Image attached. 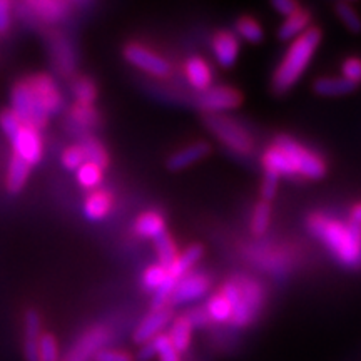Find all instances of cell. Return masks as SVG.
<instances>
[{
    "mask_svg": "<svg viewBox=\"0 0 361 361\" xmlns=\"http://www.w3.org/2000/svg\"><path fill=\"white\" fill-rule=\"evenodd\" d=\"M154 246L157 251V258H159V264L162 268L169 269L173 263L178 258V251H176V245L173 238L168 233H162L161 236L154 239Z\"/></svg>",
    "mask_w": 361,
    "mask_h": 361,
    "instance_id": "obj_28",
    "label": "cell"
},
{
    "mask_svg": "<svg viewBox=\"0 0 361 361\" xmlns=\"http://www.w3.org/2000/svg\"><path fill=\"white\" fill-rule=\"evenodd\" d=\"M310 229L316 238H319L331 250L333 255L345 266H358L361 259V241L350 233L348 226L324 218L311 216Z\"/></svg>",
    "mask_w": 361,
    "mask_h": 361,
    "instance_id": "obj_2",
    "label": "cell"
},
{
    "mask_svg": "<svg viewBox=\"0 0 361 361\" xmlns=\"http://www.w3.org/2000/svg\"><path fill=\"white\" fill-rule=\"evenodd\" d=\"M22 128H24V124L17 119V116L12 111H4L0 114V129L4 130V134L7 135L11 142L19 135Z\"/></svg>",
    "mask_w": 361,
    "mask_h": 361,
    "instance_id": "obj_39",
    "label": "cell"
},
{
    "mask_svg": "<svg viewBox=\"0 0 361 361\" xmlns=\"http://www.w3.org/2000/svg\"><path fill=\"white\" fill-rule=\"evenodd\" d=\"M135 233L142 238L156 239L162 233H166L164 218L159 213H156V211L142 213L137 218V221H135Z\"/></svg>",
    "mask_w": 361,
    "mask_h": 361,
    "instance_id": "obj_23",
    "label": "cell"
},
{
    "mask_svg": "<svg viewBox=\"0 0 361 361\" xmlns=\"http://www.w3.org/2000/svg\"><path fill=\"white\" fill-rule=\"evenodd\" d=\"M263 166L266 173H273L281 178V176H295V166L286 152L278 146H271L263 154Z\"/></svg>",
    "mask_w": 361,
    "mask_h": 361,
    "instance_id": "obj_17",
    "label": "cell"
},
{
    "mask_svg": "<svg viewBox=\"0 0 361 361\" xmlns=\"http://www.w3.org/2000/svg\"><path fill=\"white\" fill-rule=\"evenodd\" d=\"M12 112L24 126L40 129L47 123L49 112L35 96L29 82H19L12 89Z\"/></svg>",
    "mask_w": 361,
    "mask_h": 361,
    "instance_id": "obj_4",
    "label": "cell"
},
{
    "mask_svg": "<svg viewBox=\"0 0 361 361\" xmlns=\"http://www.w3.org/2000/svg\"><path fill=\"white\" fill-rule=\"evenodd\" d=\"M239 284V300L233 308L231 323L234 326H247L264 305V291L259 283L246 276H236Z\"/></svg>",
    "mask_w": 361,
    "mask_h": 361,
    "instance_id": "obj_6",
    "label": "cell"
},
{
    "mask_svg": "<svg viewBox=\"0 0 361 361\" xmlns=\"http://www.w3.org/2000/svg\"><path fill=\"white\" fill-rule=\"evenodd\" d=\"M61 161H62V166H64V168L69 169V171H78V169H80V166L85 164L84 152L79 146L67 147L66 151L62 152Z\"/></svg>",
    "mask_w": 361,
    "mask_h": 361,
    "instance_id": "obj_40",
    "label": "cell"
},
{
    "mask_svg": "<svg viewBox=\"0 0 361 361\" xmlns=\"http://www.w3.org/2000/svg\"><path fill=\"white\" fill-rule=\"evenodd\" d=\"M204 124L224 146L239 152V154H251L252 137L241 124L231 117L223 114H206Z\"/></svg>",
    "mask_w": 361,
    "mask_h": 361,
    "instance_id": "obj_3",
    "label": "cell"
},
{
    "mask_svg": "<svg viewBox=\"0 0 361 361\" xmlns=\"http://www.w3.org/2000/svg\"><path fill=\"white\" fill-rule=\"evenodd\" d=\"M311 22V13L305 8L300 7V11L293 13V16L286 17V20L283 22L281 27L278 30V39L279 40H295L303 35L306 30L310 29Z\"/></svg>",
    "mask_w": 361,
    "mask_h": 361,
    "instance_id": "obj_18",
    "label": "cell"
},
{
    "mask_svg": "<svg viewBox=\"0 0 361 361\" xmlns=\"http://www.w3.org/2000/svg\"><path fill=\"white\" fill-rule=\"evenodd\" d=\"M211 281L206 274L194 273V274H186L184 278H180L178 283H176L174 293L171 296V303L174 306L191 303V301L200 300L209 291Z\"/></svg>",
    "mask_w": 361,
    "mask_h": 361,
    "instance_id": "obj_10",
    "label": "cell"
},
{
    "mask_svg": "<svg viewBox=\"0 0 361 361\" xmlns=\"http://www.w3.org/2000/svg\"><path fill=\"white\" fill-rule=\"evenodd\" d=\"M211 144L206 141L194 142L191 146L180 149V151L174 152L173 156L168 159V169L169 171H180L186 169L189 166H192L194 162L204 159L206 156L211 154Z\"/></svg>",
    "mask_w": 361,
    "mask_h": 361,
    "instance_id": "obj_15",
    "label": "cell"
},
{
    "mask_svg": "<svg viewBox=\"0 0 361 361\" xmlns=\"http://www.w3.org/2000/svg\"><path fill=\"white\" fill-rule=\"evenodd\" d=\"M335 12L343 24H345L346 29L353 34H361V17L358 12L355 11L350 4L346 2H338L335 4Z\"/></svg>",
    "mask_w": 361,
    "mask_h": 361,
    "instance_id": "obj_31",
    "label": "cell"
},
{
    "mask_svg": "<svg viewBox=\"0 0 361 361\" xmlns=\"http://www.w3.org/2000/svg\"><path fill=\"white\" fill-rule=\"evenodd\" d=\"M82 149L85 162H90V164H96L99 168H106L107 162H109V156H107L106 149L97 139L94 137H84L82 144L79 146Z\"/></svg>",
    "mask_w": 361,
    "mask_h": 361,
    "instance_id": "obj_27",
    "label": "cell"
},
{
    "mask_svg": "<svg viewBox=\"0 0 361 361\" xmlns=\"http://www.w3.org/2000/svg\"><path fill=\"white\" fill-rule=\"evenodd\" d=\"M109 338V329L102 324L89 328L87 331L82 333V336L78 338V341L71 346L69 353L61 361H94Z\"/></svg>",
    "mask_w": 361,
    "mask_h": 361,
    "instance_id": "obj_7",
    "label": "cell"
},
{
    "mask_svg": "<svg viewBox=\"0 0 361 361\" xmlns=\"http://www.w3.org/2000/svg\"><path fill=\"white\" fill-rule=\"evenodd\" d=\"M124 57L129 64L147 72V74L156 75V78H168L171 74V64L164 57L157 56L152 51L139 44H129L124 49Z\"/></svg>",
    "mask_w": 361,
    "mask_h": 361,
    "instance_id": "obj_9",
    "label": "cell"
},
{
    "mask_svg": "<svg viewBox=\"0 0 361 361\" xmlns=\"http://www.w3.org/2000/svg\"><path fill=\"white\" fill-rule=\"evenodd\" d=\"M191 333H192V326L191 323L188 322L186 316H179L178 319L173 323L169 331V340L173 343V346L179 353H184L188 351L189 345H191Z\"/></svg>",
    "mask_w": 361,
    "mask_h": 361,
    "instance_id": "obj_25",
    "label": "cell"
},
{
    "mask_svg": "<svg viewBox=\"0 0 361 361\" xmlns=\"http://www.w3.org/2000/svg\"><path fill=\"white\" fill-rule=\"evenodd\" d=\"M236 32L251 44H259L264 37L263 27H261L259 22L251 19V17H241V19H238Z\"/></svg>",
    "mask_w": 361,
    "mask_h": 361,
    "instance_id": "obj_30",
    "label": "cell"
},
{
    "mask_svg": "<svg viewBox=\"0 0 361 361\" xmlns=\"http://www.w3.org/2000/svg\"><path fill=\"white\" fill-rule=\"evenodd\" d=\"M112 207L111 194L96 191L92 192L84 202V214L90 221H101L109 214Z\"/></svg>",
    "mask_w": 361,
    "mask_h": 361,
    "instance_id": "obj_22",
    "label": "cell"
},
{
    "mask_svg": "<svg viewBox=\"0 0 361 361\" xmlns=\"http://www.w3.org/2000/svg\"><path fill=\"white\" fill-rule=\"evenodd\" d=\"M241 102L243 94L229 85H216V87L204 90L197 97V106L206 114H219V112L236 109Z\"/></svg>",
    "mask_w": 361,
    "mask_h": 361,
    "instance_id": "obj_8",
    "label": "cell"
},
{
    "mask_svg": "<svg viewBox=\"0 0 361 361\" xmlns=\"http://www.w3.org/2000/svg\"><path fill=\"white\" fill-rule=\"evenodd\" d=\"M30 8L37 13L40 19L47 22L61 20L66 16L67 4L66 2H30Z\"/></svg>",
    "mask_w": 361,
    "mask_h": 361,
    "instance_id": "obj_29",
    "label": "cell"
},
{
    "mask_svg": "<svg viewBox=\"0 0 361 361\" xmlns=\"http://www.w3.org/2000/svg\"><path fill=\"white\" fill-rule=\"evenodd\" d=\"M278 184H279V176L273 173H266L263 184H261V196H263V201L269 202L276 196L278 192Z\"/></svg>",
    "mask_w": 361,
    "mask_h": 361,
    "instance_id": "obj_43",
    "label": "cell"
},
{
    "mask_svg": "<svg viewBox=\"0 0 361 361\" xmlns=\"http://www.w3.org/2000/svg\"><path fill=\"white\" fill-rule=\"evenodd\" d=\"M29 169L30 166L27 164L17 157L16 154L12 156L11 164H8V171H7V191L11 194H17L24 189L27 178H29Z\"/></svg>",
    "mask_w": 361,
    "mask_h": 361,
    "instance_id": "obj_24",
    "label": "cell"
},
{
    "mask_svg": "<svg viewBox=\"0 0 361 361\" xmlns=\"http://www.w3.org/2000/svg\"><path fill=\"white\" fill-rule=\"evenodd\" d=\"M271 7L284 17H290L295 12L300 11V6H298L296 2H293V0H273V2H271Z\"/></svg>",
    "mask_w": 361,
    "mask_h": 361,
    "instance_id": "obj_46",
    "label": "cell"
},
{
    "mask_svg": "<svg viewBox=\"0 0 361 361\" xmlns=\"http://www.w3.org/2000/svg\"><path fill=\"white\" fill-rule=\"evenodd\" d=\"M202 252H204V250H202V246L200 245L189 246L183 255H178V258H176L173 266L168 269L169 276L176 279V281H179L180 278L186 276L189 269H191L192 266L202 258Z\"/></svg>",
    "mask_w": 361,
    "mask_h": 361,
    "instance_id": "obj_21",
    "label": "cell"
},
{
    "mask_svg": "<svg viewBox=\"0 0 361 361\" xmlns=\"http://www.w3.org/2000/svg\"><path fill=\"white\" fill-rule=\"evenodd\" d=\"M152 358H156L154 343L149 341L146 345H141V348L137 350V355H135V361H151Z\"/></svg>",
    "mask_w": 361,
    "mask_h": 361,
    "instance_id": "obj_48",
    "label": "cell"
},
{
    "mask_svg": "<svg viewBox=\"0 0 361 361\" xmlns=\"http://www.w3.org/2000/svg\"><path fill=\"white\" fill-rule=\"evenodd\" d=\"M11 144L13 147V154L20 157L29 166L37 164L42 159V137H40L37 129L24 126L19 135Z\"/></svg>",
    "mask_w": 361,
    "mask_h": 361,
    "instance_id": "obj_11",
    "label": "cell"
},
{
    "mask_svg": "<svg viewBox=\"0 0 361 361\" xmlns=\"http://www.w3.org/2000/svg\"><path fill=\"white\" fill-rule=\"evenodd\" d=\"M94 361H134V356L129 355L128 351L112 350V348H102L96 355Z\"/></svg>",
    "mask_w": 361,
    "mask_h": 361,
    "instance_id": "obj_44",
    "label": "cell"
},
{
    "mask_svg": "<svg viewBox=\"0 0 361 361\" xmlns=\"http://www.w3.org/2000/svg\"><path fill=\"white\" fill-rule=\"evenodd\" d=\"M274 146H278L286 152L293 166H295L296 174L305 176L308 179H322L326 174V164H324L322 157L305 146H301L300 142H296L290 135H278Z\"/></svg>",
    "mask_w": 361,
    "mask_h": 361,
    "instance_id": "obj_5",
    "label": "cell"
},
{
    "mask_svg": "<svg viewBox=\"0 0 361 361\" xmlns=\"http://www.w3.org/2000/svg\"><path fill=\"white\" fill-rule=\"evenodd\" d=\"M173 310L168 308V306L162 310L152 311L151 314H147L146 318L142 319V323L139 324L137 329L134 331V343H137V345H146V343L154 340L162 329L173 322Z\"/></svg>",
    "mask_w": 361,
    "mask_h": 361,
    "instance_id": "obj_12",
    "label": "cell"
},
{
    "mask_svg": "<svg viewBox=\"0 0 361 361\" xmlns=\"http://www.w3.org/2000/svg\"><path fill=\"white\" fill-rule=\"evenodd\" d=\"M343 78L348 79L353 84H361V59L358 57H350L343 62L341 66Z\"/></svg>",
    "mask_w": 361,
    "mask_h": 361,
    "instance_id": "obj_42",
    "label": "cell"
},
{
    "mask_svg": "<svg viewBox=\"0 0 361 361\" xmlns=\"http://www.w3.org/2000/svg\"><path fill=\"white\" fill-rule=\"evenodd\" d=\"M176 283H178L176 279L168 276L166 278V281L162 283L159 288H157V290L154 291V296H152V301H151L152 311L166 308V305H168V301H171V296H173V293H174Z\"/></svg>",
    "mask_w": 361,
    "mask_h": 361,
    "instance_id": "obj_37",
    "label": "cell"
},
{
    "mask_svg": "<svg viewBox=\"0 0 361 361\" xmlns=\"http://www.w3.org/2000/svg\"><path fill=\"white\" fill-rule=\"evenodd\" d=\"M75 174H78L80 186H84L85 189H94L102 183V169L96 164H90V162L80 166V169L75 171Z\"/></svg>",
    "mask_w": 361,
    "mask_h": 361,
    "instance_id": "obj_33",
    "label": "cell"
},
{
    "mask_svg": "<svg viewBox=\"0 0 361 361\" xmlns=\"http://www.w3.org/2000/svg\"><path fill=\"white\" fill-rule=\"evenodd\" d=\"M39 361H61V350L56 336L44 333L39 343Z\"/></svg>",
    "mask_w": 361,
    "mask_h": 361,
    "instance_id": "obj_35",
    "label": "cell"
},
{
    "mask_svg": "<svg viewBox=\"0 0 361 361\" xmlns=\"http://www.w3.org/2000/svg\"><path fill=\"white\" fill-rule=\"evenodd\" d=\"M72 119L78 124L84 126V128H90V126L97 123V112L90 106H80V104H78V106L72 109Z\"/></svg>",
    "mask_w": 361,
    "mask_h": 361,
    "instance_id": "obj_41",
    "label": "cell"
},
{
    "mask_svg": "<svg viewBox=\"0 0 361 361\" xmlns=\"http://www.w3.org/2000/svg\"><path fill=\"white\" fill-rule=\"evenodd\" d=\"M271 219V206L269 202L259 201L255 207V213H252V221H251V229L256 236H263V234L268 231Z\"/></svg>",
    "mask_w": 361,
    "mask_h": 361,
    "instance_id": "obj_32",
    "label": "cell"
},
{
    "mask_svg": "<svg viewBox=\"0 0 361 361\" xmlns=\"http://www.w3.org/2000/svg\"><path fill=\"white\" fill-rule=\"evenodd\" d=\"M213 51L219 66L224 67V69H229V67H233L238 61V37L233 32H226V30H223V32H219L213 40Z\"/></svg>",
    "mask_w": 361,
    "mask_h": 361,
    "instance_id": "obj_16",
    "label": "cell"
},
{
    "mask_svg": "<svg viewBox=\"0 0 361 361\" xmlns=\"http://www.w3.org/2000/svg\"><path fill=\"white\" fill-rule=\"evenodd\" d=\"M356 89V84L350 82L348 79L341 78H319L314 80L313 90L314 94L322 97H340L346 96V94L353 92Z\"/></svg>",
    "mask_w": 361,
    "mask_h": 361,
    "instance_id": "obj_19",
    "label": "cell"
},
{
    "mask_svg": "<svg viewBox=\"0 0 361 361\" xmlns=\"http://www.w3.org/2000/svg\"><path fill=\"white\" fill-rule=\"evenodd\" d=\"M323 32L318 27H310L303 35L295 39L288 49L286 56L278 66L276 72L273 75L271 89L278 96H283L288 90L295 87V84L305 74L306 67L313 59L316 49L322 44Z\"/></svg>",
    "mask_w": 361,
    "mask_h": 361,
    "instance_id": "obj_1",
    "label": "cell"
},
{
    "mask_svg": "<svg viewBox=\"0 0 361 361\" xmlns=\"http://www.w3.org/2000/svg\"><path fill=\"white\" fill-rule=\"evenodd\" d=\"M42 322L35 310H29L24 316V358L39 361V343L42 338Z\"/></svg>",
    "mask_w": 361,
    "mask_h": 361,
    "instance_id": "obj_14",
    "label": "cell"
},
{
    "mask_svg": "<svg viewBox=\"0 0 361 361\" xmlns=\"http://www.w3.org/2000/svg\"><path fill=\"white\" fill-rule=\"evenodd\" d=\"M11 27V4L0 0V34H6Z\"/></svg>",
    "mask_w": 361,
    "mask_h": 361,
    "instance_id": "obj_47",
    "label": "cell"
},
{
    "mask_svg": "<svg viewBox=\"0 0 361 361\" xmlns=\"http://www.w3.org/2000/svg\"><path fill=\"white\" fill-rule=\"evenodd\" d=\"M186 74H188L189 82H191L194 89L201 90V92L211 89L213 74H211L209 66H207V62L204 61V59H200V57L189 59L188 64H186Z\"/></svg>",
    "mask_w": 361,
    "mask_h": 361,
    "instance_id": "obj_20",
    "label": "cell"
},
{
    "mask_svg": "<svg viewBox=\"0 0 361 361\" xmlns=\"http://www.w3.org/2000/svg\"><path fill=\"white\" fill-rule=\"evenodd\" d=\"M351 218L358 221V223H361V204H356L353 207V211H351Z\"/></svg>",
    "mask_w": 361,
    "mask_h": 361,
    "instance_id": "obj_49",
    "label": "cell"
},
{
    "mask_svg": "<svg viewBox=\"0 0 361 361\" xmlns=\"http://www.w3.org/2000/svg\"><path fill=\"white\" fill-rule=\"evenodd\" d=\"M154 348H156V356L159 361H183L180 360V353L174 348L173 343H171L168 335H157L154 340Z\"/></svg>",
    "mask_w": 361,
    "mask_h": 361,
    "instance_id": "obj_36",
    "label": "cell"
},
{
    "mask_svg": "<svg viewBox=\"0 0 361 361\" xmlns=\"http://www.w3.org/2000/svg\"><path fill=\"white\" fill-rule=\"evenodd\" d=\"M168 276H169L168 269L162 268L161 264H152L151 268H147L146 271H144L142 286L146 288V290L156 291L157 288H159L161 284L166 281V278Z\"/></svg>",
    "mask_w": 361,
    "mask_h": 361,
    "instance_id": "obj_38",
    "label": "cell"
},
{
    "mask_svg": "<svg viewBox=\"0 0 361 361\" xmlns=\"http://www.w3.org/2000/svg\"><path fill=\"white\" fill-rule=\"evenodd\" d=\"M206 311L213 322H231L233 306L228 301V298H226L221 291L209 298V301H207L206 305Z\"/></svg>",
    "mask_w": 361,
    "mask_h": 361,
    "instance_id": "obj_26",
    "label": "cell"
},
{
    "mask_svg": "<svg viewBox=\"0 0 361 361\" xmlns=\"http://www.w3.org/2000/svg\"><path fill=\"white\" fill-rule=\"evenodd\" d=\"M30 87H32L34 94L39 97V101L44 104V107L47 109L49 114L52 112L61 111L62 107V96H61V90L56 85V82L45 74H37L34 78H30L29 80Z\"/></svg>",
    "mask_w": 361,
    "mask_h": 361,
    "instance_id": "obj_13",
    "label": "cell"
},
{
    "mask_svg": "<svg viewBox=\"0 0 361 361\" xmlns=\"http://www.w3.org/2000/svg\"><path fill=\"white\" fill-rule=\"evenodd\" d=\"M72 92H74L75 101H78L80 106H90L97 96L96 85H94L92 80L89 79L75 80V84L72 85Z\"/></svg>",
    "mask_w": 361,
    "mask_h": 361,
    "instance_id": "obj_34",
    "label": "cell"
},
{
    "mask_svg": "<svg viewBox=\"0 0 361 361\" xmlns=\"http://www.w3.org/2000/svg\"><path fill=\"white\" fill-rule=\"evenodd\" d=\"M188 318V322L191 323L192 328H201V326H206L207 323L211 322L209 314H207L206 308H194L189 311L188 314H184Z\"/></svg>",
    "mask_w": 361,
    "mask_h": 361,
    "instance_id": "obj_45",
    "label": "cell"
}]
</instances>
